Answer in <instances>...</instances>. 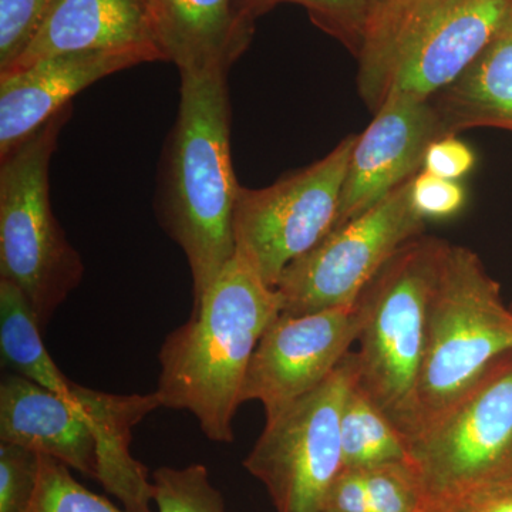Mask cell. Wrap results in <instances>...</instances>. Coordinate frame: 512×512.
I'll use <instances>...</instances> for the list:
<instances>
[{
	"label": "cell",
	"mask_w": 512,
	"mask_h": 512,
	"mask_svg": "<svg viewBox=\"0 0 512 512\" xmlns=\"http://www.w3.org/2000/svg\"><path fill=\"white\" fill-rule=\"evenodd\" d=\"M419 512H512V476L426 501Z\"/></svg>",
	"instance_id": "cell-28"
},
{
	"label": "cell",
	"mask_w": 512,
	"mask_h": 512,
	"mask_svg": "<svg viewBox=\"0 0 512 512\" xmlns=\"http://www.w3.org/2000/svg\"><path fill=\"white\" fill-rule=\"evenodd\" d=\"M410 181L365 214L333 228L285 269L275 288L282 313L301 316L352 305L403 245L424 234L426 221L413 210Z\"/></svg>",
	"instance_id": "cell-10"
},
{
	"label": "cell",
	"mask_w": 512,
	"mask_h": 512,
	"mask_svg": "<svg viewBox=\"0 0 512 512\" xmlns=\"http://www.w3.org/2000/svg\"><path fill=\"white\" fill-rule=\"evenodd\" d=\"M409 461L424 503L512 476V352L410 441Z\"/></svg>",
	"instance_id": "cell-8"
},
{
	"label": "cell",
	"mask_w": 512,
	"mask_h": 512,
	"mask_svg": "<svg viewBox=\"0 0 512 512\" xmlns=\"http://www.w3.org/2000/svg\"><path fill=\"white\" fill-rule=\"evenodd\" d=\"M323 512H370L363 470L343 468L329 488Z\"/></svg>",
	"instance_id": "cell-30"
},
{
	"label": "cell",
	"mask_w": 512,
	"mask_h": 512,
	"mask_svg": "<svg viewBox=\"0 0 512 512\" xmlns=\"http://www.w3.org/2000/svg\"><path fill=\"white\" fill-rule=\"evenodd\" d=\"M242 15L252 23L282 3L301 5L313 25L339 40L353 56L359 53L373 0H237Z\"/></svg>",
	"instance_id": "cell-21"
},
{
	"label": "cell",
	"mask_w": 512,
	"mask_h": 512,
	"mask_svg": "<svg viewBox=\"0 0 512 512\" xmlns=\"http://www.w3.org/2000/svg\"><path fill=\"white\" fill-rule=\"evenodd\" d=\"M73 394L96 441V480L123 504L124 510L153 512V481L130 447L134 427L163 407L157 392L114 394L74 383Z\"/></svg>",
	"instance_id": "cell-17"
},
{
	"label": "cell",
	"mask_w": 512,
	"mask_h": 512,
	"mask_svg": "<svg viewBox=\"0 0 512 512\" xmlns=\"http://www.w3.org/2000/svg\"><path fill=\"white\" fill-rule=\"evenodd\" d=\"M343 468L367 470L409 460V443L356 382L346 396L340 419Z\"/></svg>",
	"instance_id": "cell-20"
},
{
	"label": "cell",
	"mask_w": 512,
	"mask_h": 512,
	"mask_svg": "<svg viewBox=\"0 0 512 512\" xmlns=\"http://www.w3.org/2000/svg\"><path fill=\"white\" fill-rule=\"evenodd\" d=\"M150 62L143 53L96 50L60 53L0 74V156L70 106L87 87Z\"/></svg>",
	"instance_id": "cell-13"
},
{
	"label": "cell",
	"mask_w": 512,
	"mask_h": 512,
	"mask_svg": "<svg viewBox=\"0 0 512 512\" xmlns=\"http://www.w3.org/2000/svg\"><path fill=\"white\" fill-rule=\"evenodd\" d=\"M153 484L158 512H227L224 495L204 464L158 468Z\"/></svg>",
	"instance_id": "cell-22"
},
{
	"label": "cell",
	"mask_w": 512,
	"mask_h": 512,
	"mask_svg": "<svg viewBox=\"0 0 512 512\" xmlns=\"http://www.w3.org/2000/svg\"><path fill=\"white\" fill-rule=\"evenodd\" d=\"M25 512H128L74 480L70 467L40 454L36 493Z\"/></svg>",
	"instance_id": "cell-23"
},
{
	"label": "cell",
	"mask_w": 512,
	"mask_h": 512,
	"mask_svg": "<svg viewBox=\"0 0 512 512\" xmlns=\"http://www.w3.org/2000/svg\"><path fill=\"white\" fill-rule=\"evenodd\" d=\"M511 311H512V306H511Z\"/></svg>",
	"instance_id": "cell-32"
},
{
	"label": "cell",
	"mask_w": 512,
	"mask_h": 512,
	"mask_svg": "<svg viewBox=\"0 0 512 512\" xmlns=\"http://www.w3.org/2000/svg\"><path fill=\"white\" fill-rule=\"evenodd\" d=\"M448 136L431 100L394 97L357 136L335 228L375 207L423 170L427 148Z\"/></svg>",
	"instance_id": "cell-12"
},
{
	"label": "cell",
	"mask_w": 512,
	"mask_h": 512,
	"mask_svg": "<svg viewBox=\"0 0 512 512\" xmlns=\"http://www.w3.org/2000/svg\"><path fill=\"white\" fill-rule=\"evenodd\" d=\"M447 241L421 237L403 245L367 284L355 352L356 384L410 443L417 431V387L426 350L429 302Z\"/></svg>",
	"instance_id": "cell-4"
},
{
	"label": "cell",
	"mask_w": 512,
	"mask_h": 512,
	"mask_svg": "<svg viewBox=\"0 0 512 512\" xmlns=\"http://www.w3.org/2000/svg\"><path fill=\"white\" fill-rule=\"evenodd\" d=\"M410 201L421 220H446L463 210L467 191L460 181L421 170L410 181Z\"/></svg>",
	"instance_id": "cell-27"
},
{
	"label": "cell",
	"mask_w": 512,
	"mask_h": 512,
	"mask_svg": "<svg viewBox=\"0 0 512 512\" xmlns=\"http://www.w3.org/2000/svg\"><path fill=\"white\" fill-rule=\"evenodd\" d=\"M40 454L0 441V512H25L36 493Z\"/></svg>",
	"instance_id": "cell-25"
},
{
	"label": "cell",
	"mask_w": 512,
	"mask_h": 512,
	"mask_svg": "<svg viewBox=\"0 0 512 512\" xmlns=\"http://www.w3.org/2000/svg\"><path fill=\"white\" fill-rule=\"evenodd\" d=\"M431 103L448 136L481 127L512 131V9L493 39Z\"/></svg>",
	"instance_id": "cell-18"
},
{
	"label": "cell",
	"mask_w": 512,
	"mask_h": 512,
	"mask_svg": "<svg viewBox=\"0 0 512 512\" xmlns=\"http://www.w3.org/2000/svg\"><path fill=\"white\" fill-rule=\"evenodd\" d=\"M510 352L512 311L500 284L476 252L447 242L431 289L414 439Z\"/></svg>",
	"instance_id": "cell-5"
},
{
	"label": "cell",
	"mask_w": 512,
	"mask_h": 512,
	"mask_svg": "<svg viewBox=\"0 0 512 512\" xmlns=\"http://www.w3.org/2000/svg\"><path fill=\"white\" fill-rule=\"evenodd\" d=\"M0 441L55 457L96 478V441L74 394L67 399L16 373L3 376Z\"/></svg>",
	"instance_id": "cell-15"
},
{
	"label": "cell",
	"mask_w": 512,
	"mask_h": 512,
	"mask_svg": "<svg viewBox=\"0 0 512 512\" xmlns=\"http://www.w3.org/2000/svg\"><path fill=\"white\" fill-rule=\"evenodd\" d=\"M50 0H0V72L28 46Z\"/></svg>",
	"instance_id": "cell-26"
},
{
	"label": "cell",
	"mask_w": 512,
	"mask_h": 512,
	"mask_svg": "<svg viewBox=\"0 0 512 512\" xmlns=\"http://www.w3.org/2000/svg\"><path fill=\"white\" fill-rule=\"evenodd\" d=\"M177 119L161 160L156 211L183 249L194 306L237 252L234 214L239 190L231 157L227 73H180Z\"/></svg>",
	"instance_id": "cell-1"
},
{
	"label": "cell",
	"mask_w": 512,
	"mask_h": 512,
	"mask_svg": "<svg viewBox=\"0 0 512 512\" xmlns=\"http://www.w3.org/2000/svg\"><path fill=\"white\" fill-rule=\"evenodd\" d=\"M356 140L355 134L343 138L328 156L269 187L239 190L235 247L271 288L295 259L335 228Z\"/></svg>",
	"instance_id": "cell-9"
},
{
	"label": "cell",
	"mask_w": 512,
	"mask_h": 512,
	"mask_svg": "<svg viewBox=\"0 0 512 512\" xmlns=\"http://www.w3.org/2000/svg\"><path fill=\"white\" fill-rule=\"evenodd\" d=\"M72 113L70 104L0 156V279L18 286L43 330L86 271L50 201V163Z\"/></svg>",
	"instance_id": "cell-6"
},
{
	"label": "cell",
	"mask_w": 512,
	"mask_h": 512,
	"mask_svg": "<svg viewBox=\"0 0 512 512\" xmlns=\"http://www.w3.org/2000/svg\"><path fill=\"white\" fill-rule=\"evenodd\" d=\"M512 0H386L357 53V89L373 114L394 97L431 100L493 39Z\"/></svg>",
	"instance_id": "cell-3"
},
{
	"label": "cell",
	"mask_w": 512,
	"mask_h": 512,
	"mask_svg": "<svg viewBox=\"0 0 512 512\" xmlns=\"http://www.w3.org/2000/svg\"><path fill=\"white\" fill-rule=\"evenodd\" d=\"M42 326L18 286L0 279V353L3 365L60 396L72 399V380L47 352Z\"/></svg>",
	"instance_id": "cell-19"
},
{
	"label": "cell",
	"mask_w": 512,
	"mask_h": 512,
	"mask_svg": "<svg viewBox=\"0 0 512 512\" xmlns=\"http://www.w3.org/2000/svg\"><path fill=\"white\" fill-rule=\"evenodd\" d=\"M281 313L278 291L235 252L191 318L161 345L156 392L163 407L190 412L207 439L232 443L249 363Z\"/></svg>",
	"instance_id": "cell-2"
},
{
	"label": "cell",
	"mask_w": 512,
	"mask_h": 512,
	"mask_svg": "<svg viewBox=\"0 0 512 512\" xmlns=\"http://www.w3.org/2000/svg\"><path fill=\"white\" fill-rule=\"evenodd\" d=\"M356 377L350 352L319 387L266 421L244 467L265 485L276 512H323L343 470L340 419Z\"/></svg>",
	"instance_id": "cell-7"
},
{
	"label": "cell",
	"mask_w": 512,
	"mask_h": 512,
	"mask_svg": "<svg viewBox=\"0 0 512 512\" xmlns=\"http://www.w3.org/2000/svg\"><path fill=\"white\" fill-rule=\"evenodd\" d=\"M137 52L163 60L148 0H50L35 35L8 69H26L46 57L72 52Z\"/></svg>",
	"instance_id": "cell-14"
},
{
	"label": "cell",
	"mask_w": 512,
	"mask_h": 512,
	"mask_svg": "<svg viewBox=\"0 0 512 512\" xmlns=\"http://www.w3.org/2000/svg\"><path fill=\"white\" fill-rule=\"evenodd\" d=\"M383 2H386V0H373V8H376L377 5H380V3Z\"/></svg>",
	"instance_id": "cell-31"
},
{
	"label": "cell",
	"mask_w": 512,
	"mask_h": 512,
	"mask_svg": "<svg viewBox=\"0 0 512 512\" xmlns=\"http://www.w3.org/2000/svg\"><path fill=\"white\" fill-rule=\"evenodd\" d=\"M362 325L359 301L301 316L281 313L256 346L242 403H262L266 421L274 420L338 369Z\"/></svg>",
	"instance_id": "cell-11"
},
{
	"label": "cell",
	"mask_w": 512,
	"mask_h": 512,
	"mask_svg": "<svg viewBox=\"0 0 512 512\" xmlns=\"http://www.w3.org/2000/svg\"><path fill=\"white\" fill-rule=\"evenodd\" d=\"M370 512H419L423 487L409 460L363 470Z\"/></svg>",
	"instance_id": "cell-24"
},
{
	"label": "cell",
	"mask_w": 512,
	"mask_h": 512,
	"mask_svg": "<svg viewBox=\"0 0 512 512\" xmlns=\"http://www.w3.org/2000/svg\"><path fill=\"white\" fill-rule=\"evenodd\" d=\"M148 8L158 50L180 73L228 74L254 35L237 0H148Z\"/></svg>",
	"instance_id": "cell-16"
},
{
	"label": "cell",
	"mask_w": 512,
	"mask_h": 512,
	"mask_svg": "<svg viewBox=\"0 0 512 512\" xmlns=\"http://www.w3.org/2000/svg\"><path fill=\"white\" fill-rule=\"evenodd\" d=\"M476 161L473 148L463 140L457 136H443L427 148L423 171L447 180L460 181L471 173Z\"/></svg>",
	"instance_id": "cell-29"
}]
</instances>
